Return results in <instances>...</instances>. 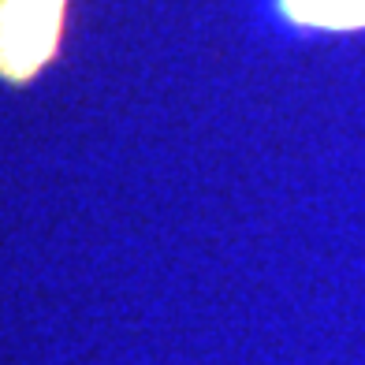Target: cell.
Listing matches in <instances>:
<instances>
[{"mask_svg":"<svg viewBox=\"0 0 365 365\" xmlns=\"http://www.w3.org/2000/svg\"><path fill=\"white\" fill-rule=\"evenodd\" d=\"M68 0H0V78L30 82L60 53Z\"/></svg>","mask_w":365,"mask_h":365,"instance_id":"1","label":"cell"}]
</instances>
